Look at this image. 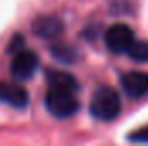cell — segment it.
I'll use <instances>...</instances> for the list:
<instances>
[{"label": "cell", "mask_w": 148, "mask_h": 146, "mask_svg": "<svg viewBox=\"0 0 148 146\" xmlns=\"http://www.w3.org/2000/svg\"><path fill=\"white\" fill-rule=\"evenodd\" d=\"M52 55L55 57V60L62 62V64H71L76 59V50H74L71 45H66V43H59V45H53L50 48Z\"/></svg>", "instance_id": "cell-8"}, {"label": "cell", "mask_w": 148, "mask_h": 146, "mask_svg": "<svg viewBox=\"0 0 148 146\" xmlns=\"http://www.w3.org/2000/svg\"><path fill=\"white\" fill-rule=\"evenodd\" d=\"M0 102L12 107V108L23 110L29 105V95L24 86L14 81H0Z\"/></svg>", "instance_id": "cell-5"}, {"label": "cell", "mask_w": 148, "mask_h": 146, "mask_svg": "<svg viewBox=\"0 0 148 146\" xmlns=\"http://www.w3.org/2000/svg\"><path fill=\"white\" fill-rule=\"evenodd\" d=\"M23 46H24V38H23V35H14L12 40H10V43H9V46H7V52L9 53H17V52L23 50Z\"/></svg>", "instance_id": "cell-11"}, {"label": "cell", "mask_w": 148, "mask_h": 146, "mask_svg": "<svg viewBox=\"0 0 148 146\" xmlns=\"http://www.w3.org/2000/svg\"><path fill=\"white\" fill-rule=\"evenodd\" d=\"M31 31L38 38L53 40L64 33V21L57 16H40L33 21Z\"/></svg>", "instance_id": "cell-7"}, {"label": "cell", "mask_w": 148, "mask_h": 146, "mask_svg": "<svg viewBox=\"0 0 148 146\" xmlns=\"http://www.w3.org/2000/svg\"><path fill=\"white\" fill-rule=\"evenodd\" d=\"M47 79V95L45 108L55 119L74 117L79 110V83L73 74L60 69H48L45 72Z\"/></svg>", "instance_id": "cell-1"}, {"label": "cell", "mask_w": 148, "mask_h": 146, "mask_svg": "<svg viewBox=\"0 0 148 146\" xmlns=\"http://www.w3.org/2000/svg\"><path fill=\"white\" fill-rule=\"evenodd\" d=\"M127 139L131 143H148V126L141 127V129H136L134 132H131L127 136Z\"/></svg>", "instance_id": "cell-10"}, {"label": "cell", "mask_w": 148, "mask_h": 146, "mask_svg": "<svg viewBox=\"0 0 148 146\" xmlns=\"http://www.w3.org/2000/svg\"><path fill=\"white\" fill-rule=\"evenodd\" d=\"M122 91L131 100H141L148 95V72L143 71H129L121 76Z\"/></svg>", "instance_id": "cell-6"}, {"label": "cell", "mask_w": 148, "mask_h": 146, "mask_svg": "<svg viewBox=\"0 0 148 146\" xmlns=\"http://www.w3.org/2000/svg\"><path fill=\"white\" fill-rule=\"evenodd\" d=\"M38 65H40V59H38L36 53L31 52V50L23 48L21 52L14 53V59H12V64H10V76L16 81L31 79L35 76V72L38 71Z\"/></svg>", "instance_id": "cell-4"}, {"label": "cell", "mask_w": 148, "mask_h": 146, "mask_svg": "<svg viewBox=\"0 0 148 146\" xmlns=\"http://www.w3.org/2000/svg\"><path fill=\"white\" fill-rule=\"evenodd\" d=\"M129 59L134 62H141L147 64L148 62V41H134L133 46L127 52Z\"/></svg>", "instance_id": "cell-9"}, {"label": "cell", "mask_w": 148, "mask_h": 146, "mask_svg": "<svg viewBox=\"0 0 148 146\" xmlns=\"http://www.w3.org/2000/svg\"><path fill=\"white\" fill-rule=\"evenodd\" d=\"M121 110H122V102L115 88L109 84H102L95 88L90 102V113L93 119L102 122H112L121 115Z\"/></svg>", "instance_id": "cell-2"}, {"label": "cell", "mask_w": 148, "mask_h": 146, "mask_svg": "<svg viewBox=\"0 0 148 146\" xmlns=\"http://www.w3.org/2000/svg\"><path fill=\"white\" fill-rule=\"evenodd\" d=\"M134 41L136 40H134L133 28H129L124 23L112 24L110 28L105 31V45L115 55H122V53L127 55V52H129V48L133 46Z\"/></svg>", "instance_id": "cell-3"}]
</instances>
